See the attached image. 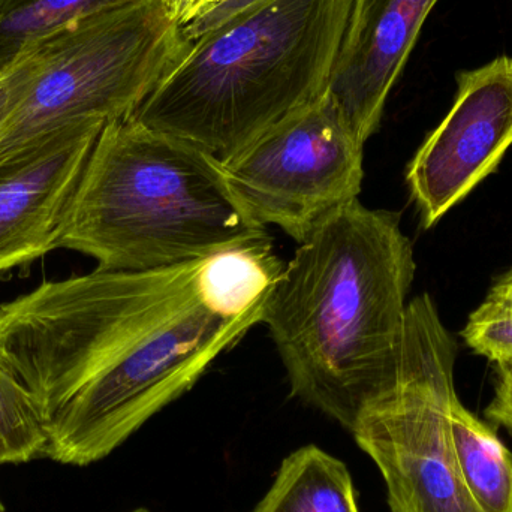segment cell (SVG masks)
Returning <instances> with one entry per match:
<instances>
[{
  "label": "cell",
  "mask_w": 512,
  "mask_h": 512,
  "mask_svg": "<svg viewBox=\"0 0 512 512\" xmlns=\"http://www.w3.org/2000/svg\"><path fill=\"white\" fill-rule=\"evenodd\" d=\"M201 261L96 268L0 304V364L41 411L44 457L89 466L110 456L261 324L262 312L213 306Z\"/></svg>",
  "instance_id": "6da1fadb"
},
{
  "label": "cell",
  "mask_w": 512,
  "mask_h": 512,
  "mask_svg": "<svg viewBox=\"0 0 512 512\" xmlns=\"http://www.w3.org/2000/svg\"><path fill=\"white\" fill-rule=\"evenodd\" d=\"M415 270L399 213L355 200L298 243L265 301L292 394L348 432L393 372Z\"/></svg>",
  "instance_id": "7a4b0ae2"
},
{
  "label": "cell",
  "mask_w": 512,
  "mask_h": 512,
  "mask_svg": "<svg viewBox=\"0 0 512 512\" xmlns=\"http://www.w3.org/2000/svg\"><path fill=\"white\" fill-rule=\"evenodd\" d=\"M268 243L219 159L126 117L96 140L59 248L102 270L152 271Z\"/></svg>",
  "instance_id": "3957f363"
},
{
  "label": "cell",
  "mask_w": 512,
  "mask_h": 512,
  "mask_svg": "<svg viewBox=\"0 0 512 512\" xmlns=\"http://www.w3.org/2000/svg\"><path fill=\"white\" fill-rule=\"evenodd\" d=\"M352 0H249L191 42L131 114L224 164L325 93Z\"/></svg>",
  "instance_id": "277c9868"
},
{
  "label": "cell",
  "mask_w": 512,
  "mask_h": 512,
  "mask_svg": "<svg viewBox=\"0 0 512 512\" xmlns=\"http://www.w3.org/2000/svg\"><path fill=\"white\" fill-rule=\"evenodd\" d=\"M33 45L38 72L0 132V161L62 129L131 116L191 42L159 0H132Z\"/></svg>",
  "instance_id": "5b68a950"
},
{
  "label": "cell",
  "mask_w": 512,
  "mask_h": 512,
  "mask_svg": "<svg viewBox=\"0 0 512 512\" xmlns=\"http://www.w3.org/2000/svg\"><path fill=\"white\" fill-rule=\"evenodd\" d=\"M457 342L429 294L409 301L393 372L351 433L387 487L391 512H481L451 438Z\"/></svg>",
  "instance_id": "8992f818"
},
{
  "label": "cell",
  "mask_w": 512,
  "mask_h": 512,
  "mask_svg": "<svg viewBox=\"0 0 512 512\" xmlns=\"http://www.w3.org/2000/svg\"><path fill=\"white\" fill-rule=\"evenodd\" d=\"M364 146L325 92L224 162L225 176L259 224L301 243L358 200Z\"/></svg>",
  "instance_id": "52a82bcc"
},
{
  "label": "cell",
  "mask_w": 512,
  "mask_h": 512,
  "mask_svg": "<svg viewBox=\"0 0 512 512\" xmlns=\"http://www.w3.org/2000/svg\"><path fill=\"white\" fill-rule=\"evenodd\" d=\"M512 146V57L457 75L453 105L406 170L424 228L493 173Z\"/></svg>",
  "instance_id": "ba28073f"
},
{
  "label": "cell",
  "mask_w": 512,
  "mask_h": 512,
  "mask_svg": "<svg viewBox=\"0 0 512 512\" xmlns=\"http://www.w3.org/2000/svg\"><path fill=\"white\" fill-rule=\"evenodd\" d=\"M105 126H71L0 161V273L59 248L81 174Z\"/></svg>",
  "instance_id": "9c48e42d"
},
{
  "label": "cell",
  "mask_w": 512,
  "mask_h": 512,
  "mask_svg": "<svg viewBox=\"0 0 512 512\" xmlns=\"http://www.w3.org/2000/svg\"><path fill=\"white\" fill-rule=\"evenodd\" d=\"M439 0H352L327 90L358 141L375 134L388 96Z\"/></svg>",
  "instance_id": "30bf717a"
},
{
  "label": "cell",
  "mask_w": 512,
  "mask_h": 512,
  "mask_svg": "<svg viewBox=\"0 0 512 512\" xmlns=\"http://www.w3.org/2000/svg\"><path fill=\"white\" fill-rule=\"evenodd\" d=\"M252 512H360L342 460L306 445L289 454Z\"/></svg>",
  "instance_id": "8fae6325"
},
{
  "label": "cell",
  "mask_w": 512,
  "mask_h": 512,
  "mask_svg": "<svg viewBox=\"0 0 512 512\" xmlns=\"http://www.w3.org/2000/svg\"><path fill=\"white\" fill-rule=\"evenodd\" d=\"M451 438L460 477L475 505L481 512H512V454L459 397L451 408Z\"/></svg>",
  "instance_id": "7c38bea8"
},
{
  "label": "cell",
  "mask_w": 512,
  "mask_h": 512,
  "mask_svg": "<svg viewBox=\"0 0 512 512\" xmlns=\"http://www.w3.org/2000/svg\"><path fill=\"white\" fill-rule=\"evenodd\" d=\"M132 0H0V69L62 27Z\"/></svg>",
  "instance_id": "4fadbf2b"
},
{
  "label": "cell",
  "mask_w": 512,
  "mask_h": 512,
  "mask_svg": "<svg viewBox=\"0 0 512 512\" xmlns=\"http://www.w3.org/2000/svg\"><path fill=\"white\" fill-rule=\"evenodd\" d=\"M47 432L32 394L0 364V466L44 457Z\"/></svg>",
  "instance_id": "5bb4252c"
},
{
  "label": "cell",
  "mask_w": 512,
  "mask_h": 512,
  "mask_svg": "<svg viewBox=\"0 0 512 512\" xmlns=\"http://www.w3.org/2000/svg\"><path fill=\"white\" fill-rule=\"evenodd\" d=\"M460 336L475 354L512 367V306L486 298L469 315Z\"/></svg>",
  "instance_id": "9a60e30c"
},
{
  "label": "cell",
  "mask_w": 512,
  "mask_h": 512,
  "mask_svg": "<svg viewBox=\"0 0 512 512\" xmlns=\"http://www.w3.org/2000/svg\"><path fill=\"white\" fill-rule=\"evenodd\" d=\"M38 68V50L32 45L11 65L0 69V132L29 92Z\"/></svg>",
  "instance_id": "2e32d148"
},
{
  "label": "cell",
  "mask_w": 512,
  "mask_h": 512,
  "mask_svg": "<svg viewBox=\"0 0 512 512\" xmlns=\"http://www.w3.org/2000/svg\"><path fill=\"white\" fill-rule=\"evenodd\" d=\"M176 26L180 29L197 23L201 18L224 8L233 0H159Z\"/></svg>",
  "instance_id": "e0dca14e"
},
{
  "label": "cell",
  "mask_w": 512,
  "mask_h": 512,
  "mask_svg": "<svg viewBox=\"0 0 512 512\" xmlns=\"http://www.w3.org/2000/svg\"><path fill=\"white\" fill-rule=\"evenodd\" d=\"M486 417L512 435V367L496 366L495 396L486 408Z\"/></svg>",
  "instance_id": "ac0fdd59"
},
{
  "label": "cell",
  "mask_w": 512,
  "mask_h": 512,
  "mask_svg": "<svg viewBox=\"0 0 512 512\" xmlns=\"http://www.w3.org/2000/svg\"><path fill=\"white\" fill-rule=\"evenodd\" d=\"M487 298L512 306V267L495 280Z\"/></svg>",
  "instance_id": "d6986e66"
},
{
  "label": "cell",
  "mask_w": 512,
  "mask_h": 512,
  "mask_svg": "<svg viewBox=\"0 0 512 512\" xmlns=\"http://www.w3.org/2000/svg\"><path fill=\"white\" fill-rule=\"evenodd\" d=\"M0 512H5V507H3L2 499H0Z\"/></svg>",
  "instance_id": "ffe728a7"
}]
</instances>
